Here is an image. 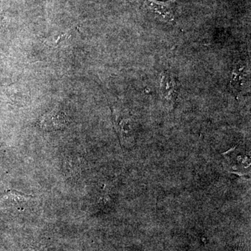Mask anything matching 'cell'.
Wrapping results in <instances>:
<instances>
[{"instance_id": "cell-3", "label": "cell", "mask_w": 251, "mask_h": 251, "mask_svg": "<svg viewBox=\"0 0 251 251\" xmlns=\"http://www.w3.org/2000/svg\"><path fill=\"white\" fill-rule=\"evenodd\" d=\"M67 122L65 114L55 109L44 117L41 122V126L46 130H58L64 128Z\"/></svg>"}, {"instance_id": "cell-5", "label": "cell", "mask_w": 251, "mask_h": 251, "mask_svg": "<svg viewBox=\"0 0 251 251\" xmlns=\"http://www.w3.org/2000/svg\"><path fill=\"white\" fill-rule=\"evenodd\" d=\"M2 198L6 199V201H9V202L16 203V204H21V203L28 202V201H30L32 196L25 194V193L20 192V191H15V190H11V191H7L5 193Z\"/></svg>"}, {"instance_id": "cell-1", "label": "cell", "mask_w": 251, "mask_h": 251, "mask_svg": "<svg viewBox=\"0 0 251 251\" xmlns=\"http://www.w3.org/2000/svg\"><path fill=\"white\" fill-rule=\"evenodd\" d=\"M144 9L153 15L160 21L173 23L175 21V4L176 0L158 1V0H140Z\"/></svg>"}, {"instance_id": "cell-2", "label": "cell", "mask_w": 251, "mask_h": 251, "mask_svg": "<svg viewBox=\"0 0 251 251\" xmlns=\"http://www.w3.org/2000/svg\"><path fill=\"white\" fill-rule=\"evenodd\" d=\"M160 91L163 99L169 103H174L178 94V84L171 74L164 72L160 77Z\"/></svg>"}, {"instance_id": "cell-4", "label": "cell", "mask_w": 251, "mask_h": 251, "mask_svg": "<svg viewBox=\"0 0 251 251\" xmlns=\"http://www.w3.org/2000/svg\"><path fill=\"white\" fill-rule=\"evenodd\" d=\"M119 133L122 143L125 145H132L135 139V122L130 117H125L122 119L117 123Z\"/></svg>"}]
</instances>
